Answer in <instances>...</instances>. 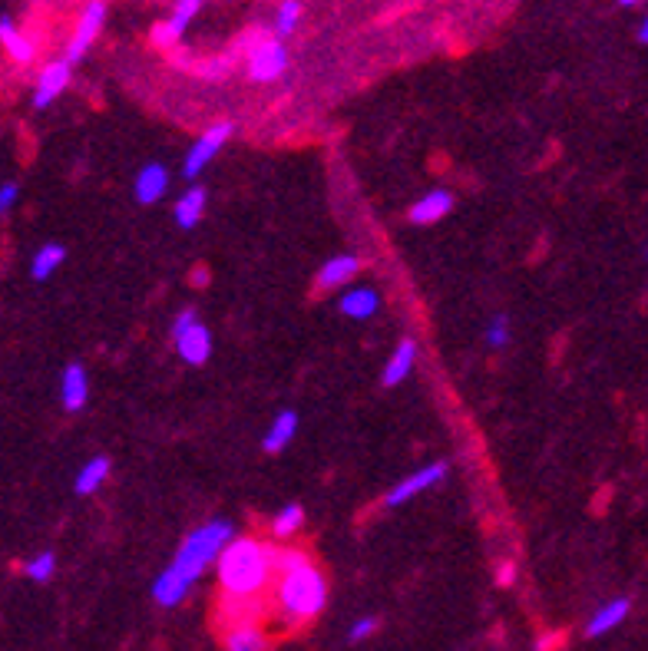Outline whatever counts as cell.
Returning <instances> with one entry per match:
<instances>
[{
    "instance_id": "cell-1",
    "label": "cell",
    "mask_w": 648,
    "mask_h": 651,
    "mask_svg": "<svg viewBox=\"0 0 648 651\" xmlns=\"http://www.w3.org/2000/svg\"><path fill=\"white\" fill-rule=\"evenodd\" d=\"M232 539H235V526L229 519H212V523L192 529V533L182 539L176 559H172L169 566L159 572V579L153 582L156 605L172 609V605H179L186 599L192 582H196L209 566L219 562V556Z\"/></svg>"
},
{
    "instance_id": "cell-2",
    "label": "cell",
    "mask_w": 648,
    "mask_h": 651,
    "mask_svg": "<svg viewBox=\"0 0 648 651\" xmlns=\"http://www.w3.org/2000/svg\"><path fill=\"white\" fill-rule=\"evenodd\" d=\"M275 556L258 539H232L215 562L219 585L232 599H252L268 585Z\"/></svg>"
},
{
    "instance_id": "cell-3",
    "label": "cell",
    "mask_w": 648,
    "mask_h": 651,
    "mask_svg": "<svg viewBox=\"0 0 648 651\" xmlns=\"http://www.w3.org/2000/svg\"><path fill=\"white\" fill-rule=\"evenodd\" d=\"M324 602H328V582L324 575L311 566V562H301L295 569H282V582H278V609H282L291 622H308L315 618Z\"/></svg>"
},
{
    "instance_id": "cell-4",
    "label": "cell",
    "mask_w": 648,
    "mask_h": 651,
    "mask_svg": "<svg viewBox=\"0 0 648 651\" xmlns=\"http://www.w3.org/2000/svg\"><path fill=\"white\" fill-rule=\"evenodd\" d=\"M172 341H176L182 361L192 364V367H202L209 361L212 354V334L209 328L199 321L196 308H186L176 314V321H172Z\"/></svg>"
},
{
    "instance_id": "cell-5",
    "label": "cell",
    "mask_w": 648,
    "mask_h": 651,
    "mask_svg": "<svg viewBox=\"0 0 648 651\" xmlns=\"http://www.w3.org/2000/svg\"><path fill=\"white\" fill-rule=\"evenodd\" d=\"M232 133H235L232 123H215L212 129H205V133L196 139V143H192V149L186 153V159H182V176H186V179H196L199 172L215 159V153H219V149L229 143Z\"/></svg>"
},
{
    "instance_id": "cell-6",
    "label": "cell",
    "mask_w": 648,
    "mask_h": 651,
    "mask_svg": "<svg viewBox=\"0 0 648 651\" xmlns=\"http://www.w3.org/2000/svg\"><path fill=\"white\" fill-rule=\"evenodd\" d=\"M447 473H450V466H447L444 460H440V463H430V466H420L417 473H410V476H404V480L397 483V486H391V493H387L384 503H387V506H404V503H410L414 496L434 490L437 483H444Z\"/></svg>"
},
{
    "instance_id": "cell-7",
    "label": "cell",
    "mask_w": 648,
    "mask_h": 651,
    "mask_svg": "<svg viewBox=\"0 0 648 651\" xmlns=\"http://www.w3.org/2000/svg\"><path fill=\"white\" fill-rule=\"evenodd\" d=\"M288 53L278 40H258L252 53H248V77L258 83H272L285 73Z\"/></svg>"
},
{
    "instance_id": "cell-8",
    "label": "cell",
    "mask_w": 648,
    "mask_h": 651,
    "mask_svg": "<svg viewBox=\"0 0 648 651\" xmlns=\"http://www.w3.org/2000/svg\"><path fill=\"white\" fill-rule=\"evenodd\" d=\"M103 20H106V4H103V0H90V4H86V10L80 14L77 30H73V37H70V47H67V60L70 63H80L86 57L90 43L103 30Z\"/></svg>"
},
{
    "instance_id": "cell-9",
    "label": "cell",
    "mask_w": 648,
    "mask_h": 651,
    "mask_svg": "<svg viewBox=\"0 0 648 651\" xmlns=\"http://www.w3.org/2000/svg\"><path fill=\"white\" fill-rule=\"evenodd\" d=\"M70 70L73 63L63 57L57 63H47L37 77V90H34V110H47V106L57 100V96L70 86Z\"/></svg>"
},
{
    "instance_id": "cell-10",
    "label": "cell",
    "mask_w": 648,
    "mask_h": 651,
    "mask_svg": "<svg viewBox=\"0 0 648 651\" xmlns=\"http://www.w3.org/2000/svg\"><path fill=\"white\" fill-rule=\"evenodd\" d=\"M199 7H202V0H176V10H172V17L153 27V43H156V47H172V43L186 34V27L192 24V17L199 14Z\"/></svg>"
},
{
    "instance_id": "cell-11",
    "label": "cell",
    "mask_w": 648,
    "mask_h": 651,
    "mask_svg": "<svg viewBox=\"0 0 648 651\" xmlns=\"http://www.w3.org/2000/svg\"><path fill=\"white\" fill-rule=\"evenodd\" d=\"M453 209V195L447 189H430L427 195H420V199L410 205V222L414 225H434L440 219H447Z\"/></svg>"
},
{
    "instance_id": "cell-12",
    "label": "cell",
    "mask_w": 648,
    "mask_h": 651,
    "mask_svg": "<svg viewBox=\"0 0 648 651\" xmlns=\"http://www.w3.org/2000/svg\"><path fill=\"white\" fill-rule=\"evenodd\" d=\"M60 400L67 410H83L90 400V377H86L83 364H67L60 374Z\"/></svg>"
},
{
    "instance_id": "cell-13",
    "label": "cell",
    "mask_w": 648,
    "mask_h": 651,
    "mask_svg": "<svg viewBox=\"0 0 648 651\" xmlns=\"http://www.w3.org/2000/svg\"><path fill=\"white\" fill-rule=\"evenodd\" d=\"M169 169L166 166H159V162H149V166L139 169V176L133 182V192H136V199L143 202V205H153L159 202L162 195L169 192Z\"/></svg>"
},
{
    "instance_id": "cell-14",
    "label": "cell",
    "mask_w": 648,
    "mask_h": 651,
    "mask_svg": "<svg viewBox=\"0 0 648 651\" xmlns=\"http://www.w3.org/2000/svg\"><path fill=\"white\" fill-rule=\"evenodd\" d=\"M338 311L351 321H367L381 311V295L374 288H348L338 301Z\"/></svg>"
},
{
    "instance_id": "cell-15",
    "label": "cell",
    "mask_w": 648,
    "mask_h": 651,
    "mask_svg": "<svg viewBox=\"0 0 648 651\" xmlns=\"http://www.w3.org/2000/svg\"><path fill=\"white\" fill-rule=\"evenodd\" d=\"M358 271H361V262L354 255H334L318 271V288L321 291L344 288L348 281H354V275H358Z\"/></svg>"
},
{
    "instance_id": "cell-16",
    "label": "cell",
    "mask_w": 648,
    "mask_h": 651,
    "mask_svg": "<svg viewBox=\"0 0 648 651\" xmlns=\"http://www.w3.org/2000/svg\"><path fill=\"white\" fill-rule=\"evenodd\" d=\"M414 361H417V344L414 341H401L394 347V354L387 357V364H384V374H381V384L384 387H397V384H404L407 381V374L414 371Z\"/></svg>"
},
{
    "instance_id": "cell-17",
    "label": "cell",
    "mask_w": 648,
    "mask_h": 651,
    "mask_svg": "<svg viewBox=\"0 0 648 651\" xmlns=\"http://www.w3.org/2000/svg\"><path fill=\"white\" fill-rule=\"evenodd\" d=\"M629 612H632V602L629 599H612V602H606L602 609L589 618V625H586V635L589 638H602V635H609L612 628H619L625 618H629Z\"/></svg>"
},
{
    "instance_id": "cell-18",
    "label": "cell",
    "mask_w": 648,
    "mask_h": 651,
    "mask_svg": "<svg viewBox=\"0 0 648 651\" xmlns=\"http://www.w3.org/2000/svg\"><path fill=\"white\" fill-rule=\"evenodd\" d=\"M298 433V414L295 410H282V414H275L272 427H268L265 440H262V450L265 453H282L291 440H295Z\"/></svg>"
},
{
    "instance_id": "cell-19",
    "label": "cell",
    "mask_w": 648,
    "mask_h": 651,
    "mask_svg": "<svg viewBox=\"0 0 648 651\" xmlns=\"http://www.w3.org/2000/svg\"><path fill=\"white\" fill-rule=\"evenodd\" d=\"M205 189L202 186H192V189H186L176 199V225L179 229H196V225L202 222V212H205Z\"/></svg>"
},
{
    "instance_id": "cell-20",
    "label": "cell",
    "mask_w": 648,
    "mask_h": 651,
    "mask_svg": "<svg viewBox=\"0 0 648 651\" xmlns=\"http://www.w3.org/2000/svg\"><path fill=\"white\" fill-rule=\"evenodd\" d=\"M0 40H4L7 53H10V57H14L17 63H30V60H34V53H37L34 40L20 34V30L14 27V20H10L7 14L0 17Z\"/></svg>"
},
{
    "instance_id": "cell-21",
    "label": "cell",
    "mask_w": 648,
    "mask_h": 651,
    "mask_svg": "<svg viewBox=\"0 0 648 651\" xmlns=\"http://www.w3.org/2000/svg\"><path fill=\"white\" fill-rule=\"evenodd\" d=\"M106 476H110V460H106V457H93L77 473V483H73V490H77V496H90V493H96L106 483Z\"/></svg>"
},
{
    "instance_id": "cell-22",
    "label": "cell",
    "mask_w": 648,
    "mask_h": 651,
    "mask_svg": "<svg viewBox=\"0 0 648 651\" xmlns=\"http://www.w3.org/2000/svg\"><path fill=\"white\" fill-rule=\"evenodd\" d=\"M63 262H67V248L57 245V242H50V245L37 248L34 262H30V275H34L37 281H47Z\"/></svg>"
},
{
    "instance_id": "cell-23",
    "label": "cell",
    "mask_w": 648,
    "mask_h": 651,
    "mask_svg": "<svg viewBox=\"0 0 648 651\" xmlns=\"http://www.w3.org/2000/svg\"><path fill=\"white\" fill-rule=\"evenodd\" d=\"M301 526H305V509H301V503H288L285 509H278L272 519V533L282 539L295 536Z\"/></svg>"
},
{
    "instance_id": "cell-24",
    "label": "cell",
    "mask_w": 648,
    "mask_h": 651,
    "mask_svg": "<svg viewBox=\"0 0 648 651\" xmlns=\"http://www.w3.org/2000/svg\"><path fill=\"white\" fill-rule=\"evenodd\" d=\"M225 648L229 651H262L265 635L258 632L255 625H239V628H232L229 638H225Z\"/></svg>"
},
{
    "instance_id": "cell-25",
    "label": "cell",
    "mask_w": 648,
    "mask_h": 651,
    "mask_svg": "<svg viewBox=\"0 0 648 651\" xmlns=\"http://www.w3.org/2000/svg\"><path fill=\"white\" fill-rule=\"evenodd\" d=\"M301 24V4L298 0H282V7L275 10V34L291 37Z\"/></svg>"
},
{
    "instance_id": "cell-26",
    "label": "cell",
    "mask_w": 648,
    "mask_h": 651,
    "mask_svg": "<svg viewBox=\"0 0 648 651\" xmlns=\"http://www.w3.org/2000/svg\"><path fill=\"white\" fill-rule=\"evenodd\" d=\"M24 572H27L30 582H50L53 572H57V556H53V552H40V556L27 562Z\"/></svg>"
},
{
    "instance_id": "cell-27",
    "label": "cell",
    "mask_w": 648,
    "mask_h": 651,
    "mask_svg": "<svg viewBox=\"0 0 648 651\" xmlns=\"http://www.w3.org/2000/svg\"><path fill=\"white\" fill-rule=\"evenodd\" d=\"M506 341H510V328H506L503 314H496V318H490V324H486V344L500 351V347H506Z\"/></svg>"
},
{
    "instance_id": "cell-28",
    "label": "cell",
    "mask_w": 648,
    "mask_h": 651,
    "mask_svg": "<svg viewBox=\"0 0 648 651\" xmlns=\"http://www.w3.org/2000/svg\"><path fill=\"white\" fill-rule=\"evenodd\" d=\"M374 632H377V618L374 615H364V618H358V622L351 625L348 638H351V642H364V638H371Z\"/></svg>"
},
{
    "instance_id": "cell-29",
    "label": "cell",
    "mask_w": 648,
    "mask_h": 651,
    "mask_svg": "<svg viewBox=\"0 0 648 651\" xmlns=\"http://www.w3.org/2000/svg\"><path fill=\"white\" fill-rule=\"evenodd\" d=\"M17 182H4V189H0V212H10L17 202Z\"/></svg>"
},
{
    "instance_id": "cell-30",
    "label": "cell",
    "mask_w": 648,
    "mask_h": 651,
    "mask_svg": "<svg viewBox=\"0 0 648 651\" xmlns=\"http://www.w3.org/2000/svg\"><path fill=\"white\" fill-rule=\"evenodd\" d=\"M496 582H500V585H513L516 582V566H513V562H503L500 572H496Z\"/></svg>"
},
{
    "instance_id": "cell-31",
    "label": "cell",
    "mask_w": 648,
    "mask_h": 651,
    "mask_svg": "<svg viewBox=\"0 0 648 651\" xmlns=\"http://www.w3.org/2000/svg\"><path fill=\"white\" fill-rule=\"evenodd\" d=\"M229 70V63L225 60H212L209 67H202V77H209V80H215V77H222V73Z\"/></svg>"
},
{
    "instance_id": "cell-32",
    "label": "cell",
    "mask_w": 648,
    "mask_h": 651,
    "mask_svg": "<svg viewBox=\"0 0 648 651\" xmlns=\"http://www.w3.org/2000/svg\"><path fill=\"white\" fill-rule=\"evenodd\" d=\"M639 40H642V43H648V17L642 20V27H639Z\"/></svg>"
},
{
    "instance_id": "cell-33",
    "label": "cell",
    "mask_w": 648,
    "mask_h": 651,
    "mask_svg": "<svg viewBox=\"0 0 648 651\" xmlns=\"http://www.w3.org/2000/svg\"><path fill=\"white\" fill-rule=\"evenodd\" d=\"M622 7H639V4H645V0H619Z\"/></svg>"
},
{
    "instance_id": "cell-34",
    "label": "cell",
    "mask_w": 648,
    "mask_h": 651,
    "mask_svg": "<svg viewBox=\"0 0 648 651\" xmlns=\"http://www.w3.org/2000/svg\"><path fill=\"white\" fill-rule=\"evenodd\" d=\"M645 255H648V252H645Z\"/></svg>"
}]
</instances>
